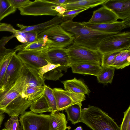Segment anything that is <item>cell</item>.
Returning a JSON list of instances; mask_svg holds the SVG:
<instances>
[{
	"label": "cell",
	"instance_id": "6da1fadb",
	"mask_svg": "<svg viewBox=\"0 0 130 130\" xmlns=\"http://www.w3.org/2000/svg\"><path fill=\"white\" fill-rule=\"evenodd\" d=\"M60 25L74 36L73 43L94 50H98L99 44L105 39L117 34L99 31L86 26L82 22L72 20L64 21Z\"/></svg>",
	"mask_w": 130,
	"mask_h": 130
},
{
	"label": "cell",
	"instance_id": "7a4b0ae2",
	"mask_svg": "<svg viewBox=\"0 0 130 130\" xmlns=\"http://www.w3.org/2000/svg\"><path fill=\"white\" fill-rule=\"evenodd\" d=\"M80 122L92 130H120V127L108 114L96 106L88 105L82 109Z\"/></svg>",
	"mask_w": 130,
	"mask_h": 130
},
{
	"label": "cell",
	"instance_id": "3957f363",
	"mask_svg": "<svg viewBox=\"0 0 130 130\" xmlns=\"http://www.w3.org/2000/svg\"><path fill=\"white\" fill-rule=\"evenodd\" d=\"M66 49L69 58V65L79 62L93 63L101 65L103 54L98 50H92L74 43Z\"/></svg>",
	"mask_w": 130,
	"mask_h": 130
},
{
	"label": "cell",
	"instance_id": "277c9868",
	"mask_svg": "<svg viewBox=\"0 0 130 130\" xmlns=\"http://www.w3.org/2000/svg\"><path fill=\"white\" fill-rule=\"evenodd\" d=\"M20 130H51L50 115L25 111L19 118Z\"/></svg>",
	"mask_w": 130,
	"mask_h": 130
},
{
	"label": "cell",
	"instance_id": "5b68a950",
	"mask_svg": "<svg viewBox=\"0 0 130 130\" xmlns=\"http://www.w3.org/2000/svg\"><path fill=\"white\" fill-rule=\"evenodd\" d=\"M98 49L102 54L130 49V32H121L107 37L100 43Z\"/></svg>",
	"mask_w": 130,
	"mask_h": 130
},
{
	"label": "cell",
	"instance_id": "8992f818",
	"mask_svg": "<svg viewBox=\"0 0 130 130\" xmlns=\"http://www.w3.org/2000/svg\"><path fill=\"white\" fill-rule=\"evenodd\" d=\"M46 37L52 43V47L66 48L73 42L74 36L66 31L60 24L52 27L38 35L37 38Z\"/></svg>",
	"mask_w": 130,
	"mask_h": 130
},
{
	"label": "cell",
	"instance_id": "52a82bcc",
	"mask_svg": "<svg viewBox=\"0 0 130 130\" xmlns=\"http://www.w3.org/2000/svg\"><path fill=\"white\" fill-rule=\"evenodd\" d=\"M26 78L23 67L20 76L13 86L3 91H0V112L3 113L6 107L15 99L22 96Z\"/></svg>",
	"mask_w": 130,
	"mask_h": 130
},
{
	"label": "cell",
	"instance_id": "ba28073f",
	"mask_svg": "<svg viewBox=\"0 0 130 130\" xmlns=\"http://www.w3.org/2000/svg\"><path fill=\"white\" fill-rule=\"evenodd\" d=\"M58 6L51 1L35 0L26 7L18 9L22 15L56 16L59 14L56 10Z\"/></svg>",
	"mask_w": 130,
	"mask_h": 130
},
{
	"label": "cell",
	"instance_id": "9c48e42d",
	"mask_svg": "<svg viewBox=\"0 0 130 130\" xmlns=\"http://www.w3.org/2000/svg\"><path fill=\"white\" fill-rule=\"evenodd\" d=\"M48 49L38 51H22L19 52L17 55L23 64L38 70L49 62L47 53Z\"/></svg>",
	"mask_w": 130,
	"mask_h": 130
},
{
	"label": "cell",
	"instance_id": "30bf717a",
	"mask_svg": "<svg viewBox=\"0 0 130 130\" xmlns=\"http://www.w3.org/2000/svg\"><path fill=\"white\" fill-rule=\"evenodd\" d=\"M52 89L58 111L63 110L74 104L82 103V101L85 100V95L71 93L61 88H55Z\"/></svg>",
	"mask_w": 130,
	"mask_h": 130
},
{
	"label": "cell",
	"instance_id": "8fae6325",
	"mask_svg": "<svg viewBox=\"0 0 130 130\" xmlns=\"http://www.w3.org/2000/svg\"><path fill=\"white\" fill-rule=\"evenodd\" d=\"M23 65L15 53L7 68L0 91L8 89L14 85L20 76Z\"/></svg>",
	"mask_w": 130,
	"mask_h": 130
},
{
	"label": "cell",
	"instance_id": "7c38bea8",
	"mask_svg": "<svg viewBox=\"0 0 130 130\" xmlns=\"http://www.w3.org/2000/svg\"><path fill=\"white\" fill-rule=\"evenodd\" d=\"M47 53L48 61L55 64H60L57 68L59 70L67 72L69 67V58L66 48L52 47L47 50Z\"/></svg>",
	"mask_w": 130,
	"mask_h": 130
},
{
	"label": "cell",
	"instance_id": "4fadbf2b",
	"mask_svg": "<svg viewBox=\"0 0 130 130\" xmlns=\"http://www.w3.org/2000/svg\"><path fill=\"white\" fill-rule=\"evenodd\" d=\"M86 26L94 30L106 33H117L130 26V18L121 21L100 24H94L87 22H82Z\"/></svg>",
	"mask_w": 130,
	"mask_h": 130
},
{
	"label": "cell",
	"instance_id": "5bb4252c",
	"mask_svg": "<svg viewBox=\"0 0 130 130\" xmlns=\"http://www.w3.org/2000/svg\"><path fill=\"white\" fill-rule=\"evenodd\" d=\"M102 5L112 11L119 19L130 18V0H106Z\"/></svg>",
	"mask_w": 130,
	"mask_h": 130
},
{
	"label": "cell",
	"instance_id": "9a60e30c",
	"mask_svg": "<svg viewBox=\"0 0 130 130\" xmlns=\"http://www.w3.org/2000/svg\"><path fill=\"white\" fill-rule=\"evenodd\" d=\"M118 19L112 11L103 6L93 11L92 17L87 22L94 24H103L116 22Z\"/></svg>",
	"mask_w": 130,
	"mask_h": 130
},
{
	"label": "cell",
	"instance_id": "2e32d148",
	"mask_svg": "<svg viewBox=\"0 0 130 130\" xmlns=\"http://www.w3.org/2000/svg\"><path fill=\"white\" fill-rule=\"evenodd\" d=\"M62 17L56 16L52 19L44 22L35 25L27 26L17 24V26L20 29L19 30L20 32L24 33L28 32H33L38 35L50 28L55 25L60 24L64 22Z\"/></svg>",
	"mask_w": 130,
	"mask_h": 130
},
{
	"label": "cell",
	"instance_id": "e0dca14e",
	"mask_svg": "<svg viewBox=\"0 0 130 130\" xmlns=\"http://www.w3.org/2000/svg\"><path fill=\"white\" fill-rule=\"evenodd\" d=\"M72 72L74 73L92 75L97 76L102 67L99 64L90 62H79L70 64Z\"/></svg>",
	"mask_w": 130,
	"mask_h": 130
},
{
	"label": "cell",
	"instance_id": "ac0fdd59",
	"mask_svg": "<svg viewBox=\"0 0 130 130\" xmlns=\"http://www.w3.org/2000/svg\"><path fill=\"white\" fill-rule=\"evenodd\" d=\"M65 90L77 94L89 95L90 91L88 86L83 81L77 79L75 77L73 79L62 82Z\"/></svg>",
	"mask_w": 130,
	"mask_h": 130
},
{
	"label": "cell",
	"instance_id": "d6986e66",
	"mask_svg": "<svg viewBox=\"0 0 130 130\" xmlns=\"http://www.w3.org/2000/svg\"><path fill=\"white\" fill-rule=\"evenodd\" d=\"M106 0H67V3L61 6L66 10L86 8H92L102 4Z\"/></svg>",
	"mask_w": 130,
	"mask_h": 130
},
{
	"label": "cell",
	"instance_id": "ffe728a7",
	"mask_svg": "<svg viewBox=\"0 0 130 130\" xmlns=\"http://www.w3.org/2000/svg\"><path fill=\"white\" fill-rule=\"evenodd\" d=\"M23 68L26 76L24 86H41L45 84L44 81L39 76L38 70L24 64Z\"/></svg>",
	"mask_w": 130,
	"mask_h": 130
},
{
	"label": "cell",
	"instance_id": "44dd1931",
	"mask_svg": "<svg viewBox=\"0 0 130 130\" xmlns=\"http://www.w3.org/2000/svg\"><path fill=\"white\" fill-rule=\"evenodd\" d=\"M50 115L51 130H66L67 128L68 121L64 114L57 110L51 112Z\"/></svg>",
	"mask_w": 130,
	"mask_h": 130
},
{
	"label": "cell",
	"instance_id": "7402d4cb",
	"mask_svg": "<svg viewBox=\"0 0 130 130\" xmlns=\"http://www.w3.org/2000/svg\"><path fill=\"white\" fill-rule=\"evenodd\" d=\"M82 103H77L65 109L67 115V121H70L72 124L74 125L80 122L82 117Z\"/></svg>",
	"mask_w": 130,
	"mask_h": 130
},
{
	"label": "cell",
	"instance_id": "603a6c76",
	"mask_svg": "<svg viewBox=\"0 0 130 130\" xmlns=\"http://www.w3.org/2000/svg\"><path fill=\"white\" fill-rule=\"evenodd\" d=\"M44 89V86H24L22 96L29 101H33L38 99L43 94Z\"/></svg>",
	"mask_w": 130,
	"mask_h": 130
},
{
	"label": "cell",
	"instance_id": "cb8c5ba5",
	"mask_svg": "<svg viewBox=\"0 0 130 130\" xmlns=\"http://www.w3.org/2000/svg\"><path fill=\"white\" fill-rule=\"evenodd\" d=\"M37 38V40L26 46L22 51H42L52 47V42L46 37Z\"/></svg>",
	"mask_w": 130,
	"mask_h": 130
},
{
	"label": "cell",
	"instance_id": "d4e9b609",
	"mask_svg": "<svg viewBox=\"0 0 130 130\" xmlns=\"http://www.w3.org/2000/svg\"><path fill=\"white\" fill-rule=\"evenodd\" d=\"M14 50L9 49L5 52L0 53V90L7 66L13 54Z\"/></svg>",
	"mask_w": 130,
	"mask_h": 130
},
{
	"label": "cell",
	"instance_id": "484cf974",
	"mask_svg": "<svg viewBox=\"0 0 130 130\" xmlns=\"http://www.w3.org/2000/svg\"><path fill=\"white\" fill-rule=\"evenodd\" d=\"M30 109L31 111L37 114L46 112H51L50 108L43 94L38 99L32 101Z\"/></svg>",
	"mask_w": 130,
	"mask_h": 130
},
{
	"label": "cell",
	"instance_id": "4316f807",
	"mask_svg": "<svg viewBox=\"0 0 130 130\" xmlns=\"http://www.w3.org/2000/svg\"><path fill=\"white\" fill-rule=\"evenodd\" d=\"M102 67L101 70L96 76L98 82L103 84H111L115 69L111 67Z\"/></svg>",
	"mask_w": 130,
	"mask_h": 130
},
{
	"label": "cell",
	"instance_id": "83f0119b",
	"mask_svg": "<svg viewBox=\"0 0 130 130\" xmlns=\"http://www.w3.org/2000/svg\"><path fill=\"white\" fill-rule=\"evenodd\" d=\"M44 89L43 94L45 97L50 108L51 112L57 110L55 98L52 88L45 84L44 85Z\"/></svg>",
	"mask_w": 130,
	"mask_h": 130
},
{
	"label": "cell",
	"instance_id": "f1b7e54d",
	"mask_svg": "<svg viewBox=\"0 0 130 130\" xmlns=\"http://www.w3.org/2000/svg\"><path fill=\"white\" fill-rule=\"evenodd\" d=\"M16 10L10 5L8 0H0V22L6 17L14 13Z\"/></svg>",
	"mask_w": 130,
	"mask_h": 130
},
{
	"label": "cell",
	"instance_id": "f546056e",
	"mask_svg": "<svg viewBox=\"0 0 130 130\" xmlns=\"http://www.w3.org/2000/svg\"><path fill=\"white\" fill-rule=\"evenodd\" d=\"M130 64V49L120 58L118 61L112 67L117 69H122L128 66Z\"/></svg>",
	"mask_w": 130,
	"mask_h": 130
},
{
	"label": "cell",
	"instance_id": "4dcf8cb0",
	"mask_svg": "<svg viewBox=\"0 0 130 130\" xmlns=\"http://www.w3.org/2000/svg\"><path fill=\"white\" fill-rule=\"evenodd\" d=\"M122 51H117L103 54L101 66L102 67H110L115 56Z\"/></svg>",
	"mask_w": 130,
	"mask_h": 130
},
{
	"label": "cell",
	"instance_id": "1f68e13d",
	"mask_svg": "<svg viewBox=\"0 0 130 130\" xmlns=\"http://www.w3.org/2000/svg\"><path fill=\"white\" fill-rule=\"evenodd\" d=\"M89 8H86L74 10H66L60 16L62 17L64 21L72 20L78 14Z\"/></svg>",
	"mask_w": 130,
	"mask_h": 130
},
{
	"label": "cell",
	"instance_id": "d6a6232c",
	"mask_svg": "<svg viewBox=\"0 0 130 130\" xmlns=\"http://www.w3.org/2000/svg\"><path fill=\"white\" fill-rule=\"evenodd\" d=\"M19 121L18 116H11L5 123V128L9 130H20Z\"/></svg>",
	"mask_w": 130,
	"mask_h": 130
},
{
	"label": "cell",
	"instance_id": "836d02e7",
	"mask_svg": "<svg viewBox=\"0 0 130 130\" xmlns=\"http://www.w3.org/2000/svg\"><path fill=\"white\" fill-rule=\"evenodd\" d=\"M62 71L59 70L57 68L51 70L43 75L44 80L46 79L56 81L58 79L63 75Z\"/></svg>",
	"mask_w": 130,
	"mask_h": 130
},
{
	"label": "cell",
	"instance_id": "e575fe53",
	"mask_svg": "<svg viewBox=\"0 0 130 130\" xmlns=\"http://www.w3.org/2000/svg\"><path fill=\"white\" fill-rule=\"evenodd\" d=\"M28 35V38L27 42L26 43H23L21 45L17 46L14 48L16 51H20L22 50L26 46L30 43L37 40L38 35L35 32H27Z\"/></svg>",
	"mask_w": 130,
	"mask_h": 130
},
{
	"label": "cell",
	"instance_id": "d590c367",
	"mask_svg": "<svg viewBox=\"0 0 130 130\" xmlns=\"http://www.w3.org/2000/svg\"><path fill=\"white\" fill-rule=\"evenodd\" d=\"M124 116L120 127V130H130V106L123 112Z\"/></svg>",
	"mask_w": 130,
	"mask_h": 130
},
{
	"label": "cell",
	"instance_id": "8d00e7d4",
	"mask_svg": "<svg viewBox=\"0 0 130 130\" xmlns=\"http://www.w3.org/2000/svg\"><path fill=\"white\" fill-rule=\"evenodd\" d=\"M60 66V64L55 65L48 62L46 65L38 69V74L40 77L43 80H44L43 75L49 71L56 68Z\"/></svg>",
	"mask_w": 130,
	"mask_h": 130
},
{
	"label": "cell",
	"instance_id": "74e56055",
	"mask_svg": "<svg viewBox=\"0 0 130 130\" xmlns=\"http://www.w3.org/2000/svg\"><path fill=\"white\" fill-rule=\"evenodd\" d=\"M10 5L14 9H18L28 5L31 2L29 0H8Z\"/></svg>",
	"mask_w": 130,
	"mask_h": 130
},
{
	"label": "cell",
	"instance_id": "f35d334b",
	"mask_svg": "<svg viewBox=\"0 0 130 130\" xmlns=\"http://www.w3.org/2000/svg\"><path fill=\"white\" fill-rule=\"evenodd\" d=\"M16 34L9 37H4L0 39V53L8 51L9 49H6L5 47V45L10 40L15 37Z\"/></svg>",
	"mask_w": 130,
	"mask_h": 130
},
{
	"label": "cell",
	"instance_id": "ab89813d",
	"mask_svg": "<svg viewBox=\"0 0 130 130\" xmlns=\"http://www.w3.org/2000/svg\"><path fill=\"white\" fill-rule=\"evenodd\" d=\"M0 31H7L11 32L13 34H16L19 30L14 29L10 24L2 23L0 24Z\"/></svg>",
	"mask_w": 130,
	"mask_h": 130
},
{
	"label": "cell",
	"instance_id": "60d3db41",
	"mask_svg": "<svg viewBox=\"0 0 130 130\" xmlns=\"http://www.w3.org/2000/svg\"><path fill=\"white\" fill-rule=\"evenodd\" d=\"M51 1L57 5L61 6L67 3V0H56Z\"/></svg>",
	"mask_w": 130,
	"mask_h": 130
},
{
	"label": "cell",
	"instance_id": "b9f144b4",
	"mask_svg": "<svg viewBox=\"0 0 130 130\" xmlns=\"http://www.w3.org/2000/svg\"><path fill=\"white\" fill-rule=\"evenodd\" d=\"M2 113L0 112V127L4 118V115Z\"/></svg>",
	"mask_w": 130,
	"mask_h": 130
},
{
	"label": "cell",
	"instance_id": "7bdbcfd3",
	"mask_svg": "<svg viewBox=\"0 0 130 130\" xmlns=\"http://www.w3.org/2000/svg\"><path fill=\"white\" fill-rule=\"evenodd\" d=\"M74 130H83V128L81 126H79Z\"/></svg>",
	"mask_w": 130,
	"mask_h": 130
},
{
	"label": "cell",
	"instance_id": "ee69618b",
	"mask_svg": "<svg viewBox=\"0 0 130 130\" xmlns=\"http://www.w3.org/2000/svg\"><path fill=\"white\" fill-rule=\"evenodd\" d=\"M2 130H9L5 128H4Z\"/></svg>",
	"mask_w": 130,
	"mask_h": 130
}]
</instances>
